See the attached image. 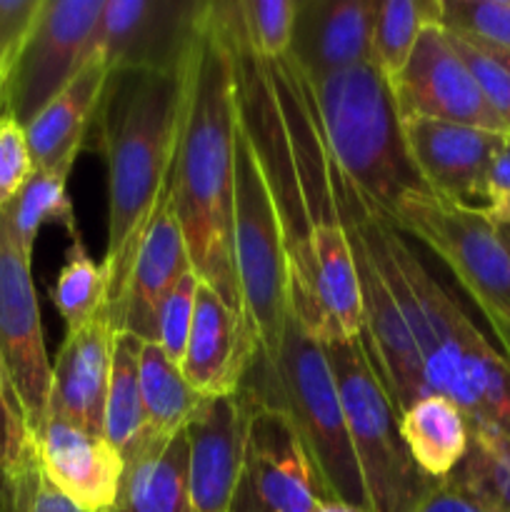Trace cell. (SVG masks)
<instances>
[{"instance_id": "1", "label": "cell", "mask_w": 510, "mask_h": 512, "mask_svg": "<svg viewBox=\"0 0 510 512\" xmlns=\"http://www.w3.org/2000/svg\"><path fill=\"white\" fill-rule=\"evenodd\" d=\"M228 38L238 70L240 115L258 145L283 223L290 313L323 345L358 338L363 335L358 268L340 218L335 165L303 75L290 58L268 63L248 53L230 30Z\"/></svg>"}, {"instance_id": "2", "label": "cell", "mask_w": 510, "mask_h": 512, "mask_svg": "<svg viewBox=\"0 0 510 512\" xmlns=\"http://www.w3.org/2000/svg\"><path fill=\"white\" fill-rule=\"evenodd\" d=\"M340 218L350 243L363 250L393 290L418 348L428 390L453 400L468 423L510 438V363L458 300L433 278L405 235L335 170Z\"/></svg>"}, {"instance_id": "3", "label": "cell", "mask_w": 510, "mask_h": 512, "mask_svg": "<svg viewBox=\"0 0 510 512\" xmlns=\"http://www.w3.org/2000/svg\"><path fill=\"white\" fill-rule=\"evenodd\" d=\"M238 125L233 45L218 8L208 3L188 53L185 118L175 155V210L198 278L243 313L233 255Z\"/></svg>"}, {"instance_id": "4", "label": "cell", "mask_w": 510, "mask_h": 512, "mask_svg": "<svg viewBox=\"0 0 510 512\" xmlns=\"http://www.w3.org/2000/svg\"><path fill=\"white\" fill-rule=\"evenodd\" d=\"M188 93L180 70H115L95 113L98 153L108 168V315L118 320L135 255L175 170ZM118 333V330H115Z\"/></svg>"}, {"instance_id": "5", "label": "cell", "mask_w": 510, "mask_h": 512, "mask_svg": "<svg viewBox=\"0 0 510 512\" xmlns=\"http://www.w3.org/2000/svg\"><path fill=\"white\" fill-rule=\"evenodd\" d=\"M303 80L325 148L348 188L383 215L428 190L408 150L393 88L373 60Z\"/></svg>"}, {"instance_id": "6", "label": "cell", "mask_w": 510, "mask_h": 512, "mask_svg": "<svg viewBox=\"0 0 510 512\" xmlns=\"http://www.w3.org/2000/svg\"><path fill=\"white\" fill-rule=\"evenodd\" d=\"M240 393L288 420L313 463L325 500H345L368 510L325 345L293 313L275 358L253 360Z\"/></svg>"}, {"instance_id": "7", "label": "cell", "mask_w": 510, "mask_h": 512, "mask_svg": "<svg viewBox=\"0 0 510 512\" xmlns=\"http://www.w3.org/2000/svg\"><path fill=\"white\" fill-rule=\"evenodd\" d=\"M350 448L363 480L368 512H410L440 480L428 478L410 458L400 435V413L390 400L363 335L325 345Z\"/></svg>"}, {"instance_id": "8", "label": "cell", "mask_w": 510, "mask_h": 512, "mask_svg": "<svg viewBox=\"0 0 510 512\" xmlns=\"http://www.w3.org/2000/svg\"><path fill=\"white\" fill-rule=\"evenodd\" d=\"M233 255L243 313L258 345L255 360L268 363L290 318L288 253L273 188L243 115L235 138Z\"/></svg>"}, {"instance_id": "9", "label": "cell", "mask_w": 510, "mask_h": 512, "mask_svg": "<svg viewBox=\"0 0 510 512\" xmlns=\"http://www.w3.org/2000/svg\"><path fill=\"white\" fill-rule=\"evenodd\" d=\"M385 218L403 235L428 245L453 270L485 320L510 323V250L485 210L450 203L425 190L408 195Z\"/></svg>"}, {"instance_id": "10", "label": "cell", "mask_w": 510, "mask_h": 512, "mask_svg": "<svg viewBox=\"0 0 510 512\" xmlns=\"http://www.w3.org/2000/svg\"><path fill=\"white\" fill-rule=\"evenodd\" d=\"M30 263L33 258H28L15 240L8 210H0V358L20 420L25 430L35 435L48 418L53 363L45 350Z\"/></svg>"}, {"instance_id": "11", "label": "cell", "mask_w": 510, "mask_h": 512, "mask_svg": "<svg viewBox=\"0 0 510 512\" xmlns=\"http://www.w3.org/2000/svg\"><path fill=\"white\" fill-rule=\"evenodd\" d=\"M105 0H43L10 80L8 108L28 125L70 80L90 55Z\"/></svg>"}, {"instance_id": "12", "label": "cell", "mask_w": 510, "mask_h": 512, "mask_svg": "<svg viewBox=\"0 0 510 512\" xmlns=\"http://www.w3.org/2000/svg\"><path fill=\"white\" fill-rule=\"evenodd\" d=\"M205 0H105L90 50L115 70H180Z\"/></svg>"}, {"instance_id": "13", "label": "cell", "mask_w": 510, "mask_h": 512, "mask_svg": "<svg viewBox=\"0 0 510 512\" xmlns=\"http://www.w3.org/2000/svg\"><path fill=\"white\" fill-rule=\"evenodd\" d=\"M390 88L403 123L440 120L510 133L483 98L473 73L453 45V38L440 23H430L420 33L408 65Z\"/></svg>"}, {"instance_id": "14", "label": "cell", "mask_w": 510, "mask_h": 512, "mask_svg": "<svg viewBox=\"0 0 510 512\" xmlns=\"http://www.w3.org/2000/svg\"><path fill=\"white\" fill-rule=\"evenodd\" d=\"M245 400L250 428L233 512H313L325 495L303 443L283 415Z\"/></svg>"}, {"instance_id": "15", "label": "cell", "mask_w": 510, "mask_h": 512, "mask_svg": "<svg viewBox=\"0 0 510 512\" xmlns=\"http://www.w3.org/2000/svg\"><path fill=\"white\" fill-rule=\"evenodd\" d=\"M250 428L243 393L205 398L185 428L188 480L183 512H233Z\"/></svg>"}, {"instance_id": "16", "label": "cell", "mask_w": 510, "mask_h": 512, "mask_svg": "<svg viewBox=\"0 0 510 512\" xmlns=\"http://www.w3.org/2000/svg\"><path fill=\"white\" fill-rule=\"evenodd\" d=\"M258 345L245 313L200 280L195 315L180 370L200 398L235 395L253 365Z\"/></svg>"}, {"instance_id": "17", "label": "cell", "mask_w": 510, "mask_h": 512, "mask_svg": "<svg viewBox=\"0 0 510 512\" xmlns=\"http://www.w3.org/2000/svg\"><path fill=\"white\" fill-rule=\"evenodd\" d=\"M403 130L415 168L430 193L450 203L485 210V173L508 133L440 120H405Z\"/></svg>"}, {"instance_id": "18", "label": "cell", "mask_w": 510, "mask_h": 512, "mask_svg": "<svg viewBox=\"0 0 510 512\" xmlns=\"http://www.w3.org/2000/svg\"><path fill=\"white\" fill-rule=\"evenodd\" d=\"M33 440L45 473L60 493L88 512L113 508L125 478V460L105 435L48 415Z\"/></svg>"}, {"instance_id": "19", "label": "cell", "mask_w": 510, "mask_h": 512, "mask_svg": "<svg viewBox=\"0 0 510 512\" xmlns=\"http://www.w3.org/2000/svg\"><path fill=\"white\" fill-rule=\"evenodd\" d=\"M190 268L193 265H190L185 235L180 228L178 210H175L173 170V178H170L165 193L160 195L158 208L140 240L128 293H125L118 320H115V330L130 333L140 340H155V320H158L160 303Z\"/></svg>"}, {"instance_id": "20", "label": "cell", "mask_w": 510, "mask_h": 512, "mask_svg": "<svg viewBox=\"0 0 510 512\" xmlns=\"http://www.w3.org/2000/svg\"><path fill=\"white\" fill-rule=\"evenodd\" d=\"M115 335L108 308L85 328L65 333L53 363L48 415L103 435Z\"/></svg>"}, {"instance_id": "21", "label": "cell", "mask_w": 510, "mask_h": 512, "mask_svg": "<svg viewBox=\"0 0 510 512\" xmlns=\"http://www.w3.org/2000/svg\"><path fill=\"white\" fill-rule=\"evenodd\" d=\"M375 5V0H298L288 58L305 78L370 63Z\"/></svg>"}, {"instance_id": "22", "label": "cell", "mask_w": 510, "mask_h": 512, "mask_svg": "<svg viewBox=\"0 0 510 512\" xmlns=\"http://www.w3.org/2000/svg\"><path fill=\"white\" fill-rule=\"evenodd\" d=\"M108 78L110 68L103 55L90 50L75 78L25 125L35 168L50 170L75 165L80 150L85 148L90 125L95 123Z\"/></svg>"}, {"instance_id": "23", "label": "cell", "mask_w": 510, "mask_h": 512, "mask_svg": "<svg viewBox=\"0 0 510 512\" xmlns=\"http://www.w3.org/2000/svg\"><path fill=\"white\" fill-rule=\"evenodd\" d=\"M188 480V435L185 430L158 438L150 435L130 458L120 495L108 512H183Z\"/></svg>"}, {"instance_id": "24", "label": "cell", "mask_w": 510, "mask_h": 512, "mask_svg": "<svg viewBox=\"0 0 510 512\" xmlns=\"http://www.w3.org/2000/svg\"><path fill=\"white\" fill-rule=\"evenodd\" d=\"M400 435L410 458L433 480L455 473L470 448V423L443 395H425L400 413Z\"/></svg>"}, {"instance_id": "25", "label": "cell", "mask_w": 510, "mask_h": 512, "mask_svg": "<svg viewBox=\"0 0 510 512\" xmlns=\"http://www.w3.org/2000/svg\"><path fill=\"white\" fill-rule=\"evenodd\" d=\"M138 365L145 430L168 438L188 428L205 398L190 388L180 365L155 340H140Z\"/></svg>"}, {"instance_id": "26", "label": "cell", "mask_w": 510, "mask_h": 512, "mask_svg": "<svg viewBox=\"0 0 510 512\" xmlns=\"http://www.w3.org/2000/svg\"><path fill=\"white\" fill-rule=\"evenodd\" d=\"M75 165H60V168L38 170L30 175L25 188L8 208L10 225L18 245L28 258H33L35 240L45 225H55L63 230L70 240L83 238L75 218L73 200L68 195V178Z\"/></svg>"}, {"instance_id": "27", "label": "cell", "mask_w": 510, "mask_h": 512, "mask_svg": "<svg viewBox=\"0 0 510 512\" xmlns=\"http://www.w3.org/2000/svg\"><path fill=\"white\" fill-rule=\"evenodd\" d=\"M140 338L130 333L115 335L113 363H110L108 398H105L103 435L120 455L130 458L140 448L145 430V410L140 398Z\"/></svg>"}, {"instance_id": "28", "label": "cell", "mask_w": 510, "mask_h": 512, "mask_svg": "<svg viewBox=\"0 0 510 512\" xmlns=\"http://www.w3.org/2000/svg\"><path fill=\"white\" fill-rule=\"evenodd\" d=\"M430 23H440V0H383L375 5L370 60L390 85L403 73Z\"/></svg>"}, {"instance_id": "29", "label": "cell", "mask_w": 510, "mask_h": 512, "mask_svg": "<svg viewBox=\"0 0 510 512\" xmlns=\"http://www.w3.org/2000/svg\"><path fill=\"white\" fill-rule=\"evenodd\" d=\"M230 33L248 53L260 60H283L293 43L298 0H235L218 3Z\"/></svg>"}, {"instance_id": "30", "label": "cell", "mask_w": 510, "mask_h": 512, "mask_svg": "<svg viewBox=\"0 0 510 512\" xmlns=\"http://www.w3.org/2000/svg\"><path fill=\"white\" fill-rule=\"evenodd\" d=\"M50 300L63 318L65 333L85 328L108 308V278L103 263L98 265L90 258L83 238L70 240L63 268L50 288Z\"/></svg>"}, {"instance_id": "31", "label": "cell", "mask_w": 510, "mask_h": 512, "mask_svg": "<svg viewBox=\"0 0 510 512\" xmlns=\"http://www.w3.org/2000/svg\"><path fill=\"white\" fill-rule=\"evenodd\" d=\"M0 512H88L60 493L40 463L33 435H28L5 468H0Z\"/></svg>"}, {"instance_id": "32", "label": "cell", "mask_w": 510, "mask_h": 512, "mask_svg": "<svg viewBox=\"0 0 510 512\" xmlns=\"http://www.w3.org/2000/svg\"><path fill=\"white\" fill-rule=\"evenodd\" d=\"M440 25L470 43L510 53V0H440Z\"/></svg>"}, {"instance_id": "33", "label": "cell", "mask_w": 510, "mask_h": 512, "mask_svg": "<svg viewBox=\"0 0 510 512\" xmlns=\"http://www.w3.org/2000/svg\"><path fill=\"white\" fill-rule=\"evenodd\" d=\"M198 273L193 268L173 285L165 300L160 303L158 320H155V343L180 365L188 345L190 328L195 315V293H198Z\"/></svg>"}, {"instance_id": "34", "label": "cell", "mask_w": 510, "mask_h": 512, "mask_svg": "<svg viewBox=\"0 0 510 512\" xmlns=\"http://www.w3.org/2000/svg\"><path fill=\"white\" fill-rule=\"evenodd\" d=\"M43 0H0V115L8 108L10 80Z\"/></svg>"}, {"instance_id": "35", "label": "cell", "mask_w": 510, "mask_h": 512, "mask_svg": "<svg viewBox=\"0 0 510 512\" xmlns=\"http://www.w3.org/2000/svg\"><path fill=\"white\" fill-rule=\"evenodd\" d=\"M35 173L25 125L10 113L0 115V210H8Z\"/></svg>"}, {"instance_id": "36", "label": "cell", "mask_w": 510, "mask_h": 512, "mask_svg": "<svg viewBox=\"0 0 510 512\" xmlns=\"http://www.w3.org/2000/svg\"><path fill=\"white\" fill-rule=\"evenodd\" d=\"M450 38H453V45L458 48L460 58L465 60L468 70L473 73L483 98L488 100V105L495 110V115H498L505 123V128L510 130V73L498 63V60H493L488 53L475 48L473 43H468V40L460 38V35L450 33Z\"/></svg>"}, {"instance_id": "37", "label": "cell", "mask_w": 510, "mask_h": 512, "mask_svg": "<svg viewBox=\"0 0 510 512\" xmlns=\"http://www.w3.org/2000/svg\"><path fill=\"white\" fill-rule=\"evenodd\" d=\"M410 512H488L475 498H470L455 480L445 478L428 493V498Z\"/></svg>"}, {"instance_id": "38", "label": "cell", "mask_w": 510, "mask_h": 512, "mask_svg": "<svg viewBox=\"0 0 510 512\" xmlns=\"http://www.w3.org/2000/svg\"><path fill=\"white\" fill-rule=\"evenodd\" d=\"M510 193V133L503 135L498 150L493 153V160L488 165V173H485L483 183V198L485 208L498 203L500 198Z\"/></svg>"}, {"instance_id": "39", "label": "cell", "mask_w": 510, "mask_h": 512, "mask_svg": "<svg viewBox=\"0 0 510 512\" xmlns=\"http://www.w3.org/2000/svg\"><path fill=\"white\" fill-rule=\"evenodd\" d=\"M23 420H20L18 410L8 403L3 393H0V468L15 460V455L23 448L25 438H28Z\"/></svg>"}, {"instance_id": "40", "label": "cell", "mask_w": 510, "mask_h": 512, "mask_svg": "<svg viewBox=\"0 0 510 512\" xmlns=\"http://www.w3.org/2000/svg\"><path fill=\"white\" fill-rule=\"evenodd\" d=\"M470 435H473V438H478L480 443H483L485 448H488L490 453H493L495 458H498L500 463L510 470V438L508 435L500 433V430H495V428H490V425H480V423H470Z\"/></svg>"}, {"instance_id": "41", "label": "cell", "mask_w": 510, "mask_h": 512, "mask_svg": "<svg viewBox=\"0 0 510 512\" xmlns=\"http://www.w3.org/2000/svg\"><path fill=\"white\" fill-rule=\"evenodd\" d=\"M485 215H488V218L493 220V223L510 225V193L505 195V198H500L495 205L485 208Z\"/></svg>"}, {"instance_id": "42", "label": "cell", "mask_w": 510, "mask_h": 512, "mask_svg": "<svg viewBox=\"0 0 510 512\" xmlns=\"http://www.w3.org/2000/svg\"><path fill=\"white\" fill-rule=\"evenodd\" d=\"M488 325H490V330H493L495 338H498L500 348H503V355L508 358V363H510V323L488 318Z\"/></svg>"}, {"instance_id": "43", "label": "cell", "mask_w": 510, "mask_h": 512, "mask_svg": "<svg viewBox=\"0 0 510 512\" xmlns=\"http://www.w3.org/2000/svg\"><path fill=\"white\" fill-rule=\"evenodd\" d=\"M313 512H368V510L360 508V505L345 503V500H320V503L313 508Z\"/></svg>"}, {"instance_id": "44", "label": "cell", "mask_w": 510, "mask_h": 512, "mask_svg": "<svg viewBox=\"0 0 510 512\" xmlns=\"http://www.w3.org/2000/svg\"><path fill=\"white\" fill-rule=\"evenodd\" d=\"M468 43H470V40H468ZM473 45H475V48L483 50V53H488L493 60H498V63L503 65V68L510 73V53H505V50H498V48H490V45H480V43H473Z\"/></svg>"}, {"instance_id": "45", "label": "cell", "mask_w": 510, "mask_h": 512, "mask_svg": "<svg viewBox=\"0 0 510 512\" xmlns=\"http://www.w3.org/2000/svg\"><path fill=\"white\" fill-rule=\"evenodd\" d=\"M0 393L8 398V403L13 405L15 410H18V405H15V395H13V388H10V380H8V373H5V365H3V358H0ZM20 415V413H18Z\"/></svg>"}, {"instance_id": "46", "label": "cell", "mask_w": 510, "mask_h": 512, "mask_svg": "<svg viewBox=\"0 0 510 512\" xmlns=\"http://www.w3.org/2000/svg\"><path fill=\"white\" fill-rule=\"evenodd\" d=\"M495 225H498V233H500V238H503L505 248L510 250V225H500V223H495Z\"/></svg>"}]
</instances>
